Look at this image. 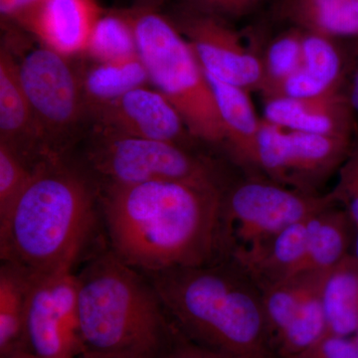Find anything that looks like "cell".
Returning <instances> with one entry per match:
<instances>
[{"instance_id": "obj_1", "label": "cell", "mask_w": 358, "mask_h": 358, "mask_svg": "<svg viewBox=\"0 0 358 358\" xmlns=\"http://www.w3.org/2000/svg\"><path fill=\"white\" fill-rule=\"evenodd\" d=\"M223 192L171 180L103 187L110 251L143 273L223 261Z\"/></svg>"}, {"instance_id": "obj_2", "label": "cell", "mask_w": 358, "mask_h": 358, "mask_svg": "<svg viewBox=\"0 0 358 358\" xmlns=\"http://www.w3.org/2000/svg\"><path fill=\"white\" fill-rule=\"evenodd\" d=\"M98 199L93 176L68 157L40 162L0 217L1 261L32 273L73 270L95 230Z\"/></svg>"}, {"instance_id": "obj_3", "label": "cell", "mask_w": 358, "mask_h": 358, "mask_svg": "<svg viewBox=\"0 0 358 358\" xmlns=\"http://www.w3.org/2000/svg\"><path fill=\"white\" fill-rule=\"evenodd\" d=\"M143 274L186 338L231 358H275L262 293L236 264L223 260Z\"/></svg>"}, {"instance_id": "obj_4", "label": "cell", "mask_w": 358, "mask_h": 358, "mask_svg": "<svg viewBox=\"0 0 358 358\" xmlns=\"http://www.w3.org/2000/svg\"><path fill=\"white\" fill-rule=\"evenodd\" d=\"M77 279L82 355L166 357L176 329L147 275L109 250Z\"/></svg>"}, {"instance_id": "obj_5", "label": "cell", "mask_w": 358, "mask_h": 358, "mask_svg": "<svg viewBox=\"0 0 358 358\" xmlns=\"http://www.w3.org/2000/svg\"><path fill=\"white\" fill-rule=\"evenodd\" d=\"M128 11L150 86L176 108L194 140L225 145L213 90L187 40L159 11Z\"/></svg>"}, {"instance_id": "obj_6", "label": "cell", "mask_w": 358, "mask_h": 358, "mask_svg": "<svg viewBox=\"0 0 358 358\" xmlns=\"http://www.w3.org/2000/svg\"><path fill=\"white\" fill-rule=\"evenodd\" d=\"M334 204L333 192H299L260 174L232 181L222 195L223 260L243 267L285 228Z\"/></svg>"}, {"instance_id": "obj_7", "label": "cell", "mask_w": 358, "mask_h": 358, "mask_svg": "<svg viewBox=\"0 0 358 358\" xmlns=\"http://www.w3.org/2000/svg\"><path fill=\"white\" fill-rule=\"evenodd\" d=\"M94 176L107 186L182 181L225 189L229 183L210 159L169 141L129 138L93 131L86 152Z\"/></svg>"}, {"instance_id": "obj_8", "label": "cell", "mask_w": 358, "mask_h": 358, "mask_svg": "<svg viewBox=\"0 0 358 358\" xmlns=\"http://www.w3.org/2000/svg\"><path fill=\"white\" fill-rule=\"evenodd\" d=\"M18 74L47 159L67 157L80 129L90 122L80 65L41 45L18 62Z\"/></svg>"}, {"instance_id": "obj_9", "label": "cell", "mask_w": 358, "mask_h": 358, "mask_svg": "<svg viewBox=\"0 0 358 358\" xmlns=\"http://www.w3.org/2000/svg\"><path fill=\"white\" fill-rule=\"evenodd\" d=\"M352 150V136L303 133L262 119L249 173H262L287 187L320 194L317 189L341 169Z\"/></svg>"}, {"instance_id": "obj_10", "label": "cell", "mask_w": 358, "mask_h": 358, "mask_svg": "<svg viewBox=\"0 0 358 358\" xmlns=\"http://www.w3.org/2000/svg\"><path fill=\"white\" fill-rule=\"evenodd\" d=\"M22 352L37 358H79L83 353L73 270L32 273Z\"/></svg>"}, {"instance_id": "obj_11", "label": "cell", "mask_w": 358, "mask_h": 358, "mask_svg": "<svg viewBox=\"0 0 358 358\" xmlns=\"http://www.w3.org/2000/svg\"><path fill=\"white\" fill-rule=\"evenodd\" d=\"M169 17L187 40L207 75L248 92L262 91V57L245 46L228 21L183 6Z\"/></svg>"}, {"instance_id": "obj_12", "label": "cell", "mask_w": 358, "mask_h": 358, "mask_svg": "<svg viewBox=\"0 0 358 358\" xmlns=\"http://www.w3.org/2000/svg\"><path fill=\"white\" fill-rule=\"evenodd\" d=\"M90 122L93 131L114 136L169 141L185 147L193 138L176 108L152 86L134 89L96 110Z\"/></svg>"}, {"instance_id": "obj_13", "label": "cell", "mask_w": 358, "mask_h": 358, "mask_svg": "<svg viewBox=\"0 0 358 358\" xmlns=\"http://www.w3.org/2000/svg\"><path fill=\"white\" fill-rule=\"evenodd\" d=\"M103 10L96 0H41L16 24L42 46L75 58L84 55L92 30Z\"/></svg>"}, {"instance_id": "obj_14", "label": "cell", "mask_w": 358, "mask_h": 358, "mask_svg": "<svg viewBox=\"0 0 358 358\" xmlns=\"http://www.w3.org/2000/svg\"><path fill=\"white\" fill-rule=\"evenodd\" d=\"M0 143L37 166L47 160L31 106L21 85L18 62L6 46L0 52Z\"/></svg>"}, {"instance_id": "obj_15", "label": "cell", "mask_w": 358, "mask_h": 358, "mask_svg": "<svg viewBox=\"0 0 358 358\" xmlns=\"http://www.w3.org/2000/svg\"><path fill=\"white\" fill-rule=\"evenodd\" d=\"M341 89L303 100L265 98L263 119L303 133L352 136L355 113Z\"/></svg>"}, {"instance_id": "obj_16", "label": "cell", "mask_w": 358, "mask_h": 358, "mask_svg": "<svg viewBox=\"0 0 358 358\" xmlns=\"http://www.w3.org/2000/svg\"><path fill=\"white\" fill-rule=\"evenodd\" d=\"M206 76L213 90L222 122L225 134L224 147L237 164L250 171L255 159L262 119L257 117L247 90L224 83L207 74Z\"/></svg>"}, {"instance_id": "obj_17", "label": "cell", "mask_w": 358, "mask_h": 358, "mask_svg": "<svg viewBox=\"0 0 358 358\" xmlns=\"http://www.w3.org/2000/svg\"><path fill=\"white\" fill-rule=\"evenodd\" d=\"M312 216L285 228L246 265L239 267L251 278L260 291L300 274L307 254Z\"/></svg>"}, {"instance_id": "obj_18", "label": "cell", "mask_w": 358, "mask_h": 358, "mask_svg": "<svg viewBox=\"0 0 358 358\" xmlns=\"http://www.w3.org/2000/svg\"><path fill=\"white\" fill-rule=\"evenodd\" d=\"M82 89L89 119L92 113L114 102L129 92L150 86L147 69L140 55L109 62L80 65Z\"/></svg>"}, {"instance_id": "obj_19", "label": "cell", "mask_w": 358, "mask_h": 358, "mask_svg": "<svg viewBox=\"0 0 358 358\" xmlns=\"http://www.w3.org/2000/svg\"><path fill=\"white\" fill-rule=\"evenodd\" d=\"M327 334L348 338L358 331V262L348 255L324 272L322 289Z\"/></svg>"}, {"instance_id": "obj_20", "label": "cell", "mask_w": 358, "mask_h": 358, "mask_svg": "<svg viewBox=\"0 0 358 358\" xmlns=\"http://www.w3.org/2000/svg\"><path fill=\"white\" fill-rule=\"evenodd\" d=\"M31 272L2 261L0 267V358L22 352Z\"/></svg>"}, {"instance_id": "obj_21", "label": "cell", "mask_w": 358, "mask_h": 358, "mask_svg": "<svg viewBox=\"0 0 358 358\" xmlns=\"http://www.w3.org/2000/svg\"><path fill=\"white\" fill-rule=\"evenodd\" d=\"M336 205L310 217L307 254L301 273L327 272L348 256L352 222L346 212L336 208Z\"/></svg>"}, {"instance_id": "obj_22", "label": "cell", "mask_w": 358, "mask_h": 358, "mask_svg": "<svg viewBox=\"0 0 358 358\" xmlns=\"http://www.w3.org/2000/svg\"><path fill=\"white\" fill-rule=\"evenodd\" d=\"M281 14L303 31L358 37V11L352 0H282Z\"/></svg>"}, {"instance_id": "obj_23", "label": "cell", "mask_w": 358, "mask_h": 358, "mask_svg": "<svg viewBox=\"0 0 358 358\" xmlns=\"http://www.w3.org/2000/svg\"><path fill=\"white\" fill-rule=\"evenodd\" d=\"M84 55L95 62L138 56V41L128 8L103 10L92 30Z\"/></svg>"}, {"instance_id": "obj_24", "label": "cell", "mask_w": 358, "mask_h": 358, "mask_svg": "<svg viewBox=\"0 0 358 358\" xmlns=\"http://www.w3.org/2000/svg\"><path fill=\"white\" fill-rule=\"evenodd\" d=\"M303 69L329 88H341L345 79V61L333 38L303 31Z\"/></svg>"}, {"instance_id": "obj_25", "label": "cell", "mask_w": 358, "mask_h": 358, "mask_svg": "<svg viewBox=\"0 0 358 358\" xmlns=\"http://www.w3.org/2000/svg\"><path fill=\"white\" fill-rule=\"evenodd\" d=\"M303 35L301 29L289 30L275 37L262 57L265 81L262 91L280 83L303 67Z\"/></svg>"}, {"instance_id": "obj_26", "label": "cell", "mask_w": 358, "mask_h": 358, "mask_svg": "<svg viewBox=\"0 0 358 358\" xmlns=\"http://www.w3.org/2000/svg\"><path fill=\"white\" fill-rule=\"evenodd\" d=\"M35 167L13 148L0 143V217L29 182Z\"/></svg>"}, {"instance_id": "obj_27", "label": "cell", "mask_w": 358, "mask_h": 358, "mask_svg": "<svg viewBox=\"0 0 358 358\" xmlns=\"http://www.w3.org/2000/svg\"><path fill=\"white\" fill-rule=\"evenodd\" d=\"M331 192L358 229V145L338 169V185Z\"/></svg>"}, {"instance_id": "obj_28", "label": "cell", "mask_w": 358, "mask_h": 358, "mask_svg": "<svg viewBox=\"0 0 358 358\" xmlns=\"http://www.w3.org/2000/svg\"><path fill=\"white\" fill-rule=\"evenodd\" d=\"M341 89V88H339ZM338 89L329 88L326 84L313 77L312 74L301 68L291 76L287 77L272 88L268 89L265 94V98H289L294 100L315 98L336 91Z\"/></svg>"}, {"instance_id": "obj_29", "label": "cell", "mask_w": 358, "mask_h": 358, "mask_svg": "<svg viewBox=\"0 0 358 358\" xmlns=\"http://www.w3.org/2000/svg\"><path fill=\"white\" fill-rule=\"evenodd\" d=\"M261 0H183V7L228 21L240 20L256 10Z\"/></svg>"}, {"instance_id": "obj_30", "label": "cell", "mask_w": 358, "mask_h": 358, "mask_svg": "<svg viewBox=\"0 0 358 358\" xmlns=\"http://www.w3.org/2000/svg\"><path fill=\"white\" fill-rule=\"evenodd\" d=\"M296 358H358V346L352 339L326 334Z\"/></svg>"}, {"instance_id": "obj_31", "label": "cell", "mask_w": 358, "mask_h": 358, "mask_svg": "<svg viewBox=\"0 0 358 358\" xmlns=\"http://www.w3.org/2000/svg\"><path fill=\"white\" fill-rule=\"evenodd\" d=\"M164 358H231L223 353L215 352L193 343L179 333L176 329V334Z\"/></svg>"}, {"instance_id": "obj_32", "label": "cell", "mask_w": 358, "mask_h": 358, "mask_svg": "<svg viewBox=\"0 0 358 358\" xmlns=\"http://www.w3.org/2000/svg\"><path fill=\"white\" fill-rule=\"evenodd\" d=\"M41 0H0L2 20L17 23Z\"/></svg>"}, {"instance_id": "obj_33", "label": "cell", "mask_w": 358, "mask_h": 358, "mask_svg": "<svg viewBox=\"0 0 358 358\" xmlns=\"http://www.w3.org/2000/svg\"><path fill=\"white\" fill-rule=\"evenodd\" d=\"M355 47L357 48L353 53L352 71H350L345 96L352 112L358 115V45L357 44Z\"/></svg>"}, {"instance_id": "obj_34", "label": "cell", "mask_w": 358, "mask_h": 358, "mask_svg": "<svg viewBox=\"0 0 358 358\" xmlns=\"http://www.w3.org/2000/svg\"><path fill=\"white\" fill-rule=\"evenodd\" d=\"M167 0H134V8L147 9V10L159 11Z\"/></svg>"}, {"instance_id": "obj_35", "label": "cell", "mask_w": 358, "mask_h": 358, "mask_svg": "<svg viewBox=\"0 0 358 358\" xmlns=\"http://www.w3.org/2000/svg\"><path fill=\"white\" fill-rule=\"evenodd\" d=\"M11 358H37L35 357H33V355H29V353L27 352H20L17 353V355H14V357Z\"/></svg>"}, {"instance_id": "obj_36", "label": "cell", "mask_w": 358, "mask_h": 358, "mask_svg": "<svg viewBox=\"0 0 358 358\" xmlns=\"http://www.w3.org/2000/svg\"><path fill=\"white\" fill-rule=\"evenodd\" d=\"M355 260L358 262V229H357V237H355Z\"/></svg>"}, {"instance_id": "obj_37", "label": "cell", "mask_w": 358, "mask_h": 358, "mask_svg": "<svg viewBox=\"0 0 358 358\" xmlns=\"http://www.w3.org/2000/svg\"><path fill=\"white\" fill-rule=\"evenodd\" d=\"M352 341H355V343H357V345L358 346V331L357 333L355 334V338H352Z\"/></svg>"}, {"instance_id": "obj_38", "label": "cell", "mask_w": 358, "mask_h": 358, "mask_svg": "<svg viewBox=\"0 0 358 358\" xmlns=\"http://www.w3.org/2000/svg\"><path fill=\"white\" fill-rule=\"evenodd\" d=\"M353 6H355V8L358 11V0H352Z\"/></svg>"}, {"instance_id": "obj_39", "label": "cell", "mask_w": 358, "mask_h": 358, "mask_svg": "<svg viewBox=\"0 0 358 358\" xmlns=\"http://www.w3.org/2000/svg\"><path fill=\"white\" fill-rule=\"evenodd\" d=\"M79 358H102V357H90V355H81Z\"/></svg>"}, {"instance_id": "obj_40", "label": "cell", "mask_w": 358, "mask_h": 358, "mask_svg": "<svg viewBox=\"0 0 358 358\" xmlns=\"http://www.w3.org/2000/svg\"><path fill=\"white\" fill-rule=\"evenodd\" d=\"M357 45H358V43H357Z\"/></svg>"}]
</instances>
